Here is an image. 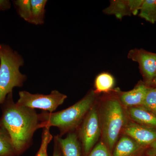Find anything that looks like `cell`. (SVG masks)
Returning a JSON list of instances; mask_svg holds the SVG:
<instances>
[{
	"label": "cell",
	"mask_w": 156,
	"mask_h": 156,
	"mask_svg": "<svg viewBox=\"0 0 156 156\" xmlns=\"http://www.w3.org/2000/svg\"><path fill=\"white\" fill-rule=\"evenodd\" d=\"M144 1V0H128L132 15L136 16L138 14Z\"/></svg>",
	"instance_id": "obj_22"
},
{
	"label": "cell",
	"mask_w": 156,
	"mask_h": 156,
	"mask_svg": "<svg viewBox=\"0 0 156 156\" xmlns=\"http://www.w3.org/2000/svg\"><path fill=\"white\" fill-rule=\"evenodd\" d=\"M2 105L0 127L9 134L14 150L19 154L31 145L35 132L42 128L40 114L14 102L12 92L7 95Z\"/></svg>",
	"instance_id": "obj_1"
},
{
	"label": "cell",
	"mask_w": 156,
	"mask_h": 156,
	"mask_svg": "<svg viewBox=\"0 0 156 156\" xmlns=\"http://www.w3.org/2000/svg\"><path fill=\"white\" fill-rule=\"evenodd\" d=\"M151 85H154V86L156 87V73L155 76L154 78L153 81Z\"/></svg>",
	"instance_id": "obj_26"
},
{
	"label": "cell",
	"mask_w": 156,
	"mask_h": 156,
	"mask_svg": "<svg viewBox=\"0 0 156 156\" xmlns=\"http://www.w3.org/2000/svg\"><path fill=\"white\" fill-rule=\"evenodd\" d=\"M19 98L16 103L20 106L52 113L63 104L67 95L57 91L53 90L49 95L32 94L27 91L19 92Z\"/></svg>",
	"instance_id": "obj_5"
},
{
	"label": "cell",
	"mask_w": 156,
	"mask_h": 156,
	"mask_svg": "<svg viewBox=\"0 0 156 156\" xmlns=\"http://www.w3.org/2000/svg\"><path fill=\"white\" fill-rule=\"evenodd\" d=\"M89 156H111L105 143L99 142L92 150Z\"/></svg>",
	"instance_id": "obj_21"
},
{
	"label": "cell",
	"mask_w": 156,
	"mask_h": 156,
	"mask_svg": "<svg viewBox=\"0 0 156 156\" xmlns=\"http://www.w3.org/2000/svg\"><path fill=\"white\" fill-rule=\"evenodd\" d=\"M128 58L138 63L147 85H151L156 73V53L135 48L128 52Z\"/></svg>",
	"instance_id": "obj_7"
},
{
	"label": "cell",
	"mask_w": 156,
	"mask_h": 156,
	"mask_svg": "<svg viewBox=\"0 0 156 156\" xmlns=\"http://www.w3.org/2000/svg\"><path fill=\"white\" fill-rule=\"evenodd\" d=\"M11 7V2L9 0H0V11L8 10Z\"/></svg>",
	"instance_id": "obj_24"
},
{
	"label": "cell",
	"mask_w": 156,
	"mask_h": 156,
	"mask_svg": "<svg viewBox=\"0 0 156 156\" xmlns=\"http://www.w3.org/2000/svg\"><path fill=\"white\" fill-rule=\"evenodd\" d=\"M50 129L49 127H45L43 128L41 144L36 156H48L47 153L48 145L53 138V136L50 133Z\"/></svg>",
	"instance_id": "obj_19"
},
{
	"label": "cell",
	"mask_w": 156,
	"mask_h": 156,
	"mask_svg": "<svg viewBox=\"0 0 156 156\" xmlns=\"http://www.w3.org/2000/svg\"><path fill=\"white\" fill-rule=\"evenodd\" d=\"M142 106L156 114V87L148 90Z\"/></svg>",
	"instance_id": "obj_20"
},
{
	"label": "cell",
	"mask_w": 156,
	"mask_h": 156,
	"mask_svg": "<svg viewBox=\"0 0 156 156\" xmlns=\"http://www.w3.org/2000/svg\"><path fill=\"white\" fill-rule=\"evenodd\" d=\"M150 88L147 85L140 83L130 91L119 92L120 102L125 106H142L147 93Z\"/></svg>",
	"instance_id": "obj_9"
},
{
	"label": "cell",
	"mask_w": 156,
	"mask_h": 156,
	"mask_svg": "<svg viewBox=\"0 0 156 156\" xmlns=\"http://www.w3.org/2000/svg\"><path fill=\"white\" fill-rule=\"evenodd\" d=\"M105 14L114 15L117 19L122 20L126 16H132L128 0H112L109 5L103 10Z\"/></svg>",
	"instance_id": "obj_13"
},
{
	"label": "cell",
	"mask_w": 156,
	"mask_h": 156,
	"mask_svg": "<svg viewBox=\"0 0 156 156\" xmlns=\"http://www.w3.org/2000/svg\"><path fill=\"white\" fill-rule=\"evenodd\" d=\"M147 154L148 156H156V140L150 145Z\"/></svg>",
	"instance_id": "obj_25"
},
{
	"label": "cell",
	"mask_w": 156,
	"mask_h": 156,
	"mask_svg": "<svg viewBox=\"0 0 156 156\" xmlns=\"http://www.w3.org/2000/svg\"><path fill=\"white\" fill-rule=\"evenodd\" d=\"M125 132L126 135L143 147L150 145L156 140V128L136 123H130L126 127Z\"/></svg>",
	"instance_id": "obj_8"
},
{
	"label": "cell",
	"mask_w": 156,
	"mask_h": 156,
	"mask_svg": "<svg viewBox=\"0 0 156 156\" xmlns=\"http://www.w3.org/2000/svg\"><path fill=\"white\" fill-rule=\"evenodd\" d=\"M47 2V0H30L32 15L30 23L36 25L44 23Z\"/></svg>",
	"instance_id": "obj_14"
},
{
	"label": "cell",
	"mask_w": 156,
	"mask_h": 156,
	"mask_svg": "<svg viewBox=\"0 0 156 156\" xmlns=\"http://www.w3.org/2000/svg\"><path fill=\"white\" fill-rule=\"evenodd\" d=\"M24 59L8 45L0 44V106L15 87H22L27 77L20 73V67Z\"/></svg>",
	"instance_id": "obj_3"
},
{
	"label": "cell",
	"mask_w": 156,
	"mask_h": 156,
	"mask_svg": "<svg viewBox=\"0 0 156 156\" xmlns=\"http://www.w3.org/2000/svg\"><path fill=\"white\" fill-rule=\"evenodd\" d=\"M115 79L112 76L108 73H103L98 75L95 82V93H108L114 86Z\"/></svg>",
	"instance_id": "obj_15"
},
{
	"label": "cell",
	"mask_w": 156,
	"mask_h": 156,
	"mask_svg": "<svg viewBox=\"0 0 156 156\" xmlns=\"http://www.w3.org/2000/svg\"><path fill=\"white\" fill-rule=\"evenodd\" d=\"M104 106L102 113V136L105 144L112 150L125 124L126 118L119 98H108Z\"/></svg>",
	"instance_id": "obj_4"
},
{
	"label": "cell",
	"mask_w": 156,
	"mask_h": 156,
	"mask_svg": "<svg viewBox=\"0 0 156 156\" xmlns=\"http://www.w3.org/2000/svg\"><path fill=\"white\" fill-rule=\"evenodd\" d=\"M93 106L78 128V137L86 154L90 152L100 135L98 114L96 108Z\"/></svg>",
	"instance_id": "obj_6"
},
{
	"label": "cell",
	"mask_w": 156,
	"mask_h": 156,
	"mask_svg": "<svg viewBox=\"0 0 156 156\" xmlns=\"http://www.w3.org/2000/svg\"><path fill=\"white\" fill-rule=\"evenodd\" d=\"M17 155L10 136L0 127V156H14Z\"/></svg>",
	"instance_id": "obj_17"
},
{
	"label": "cell",
	"mask_w": 156,
	"mask_h": 156,
	"mask_svg": "<svg viewBox=\"0 0 156 156\" xmlns=\"http://www.w3.org/2000/svg\"><path fill=\"white\" fill-rule=\"evenodd\" d=\"M129 114L137 124L156 128V115L153 112L141 107H131Z\"/></svg>",
	"instance_id": "obj_11"
},
{
	"label": "cell",
	"mask_w": 156,
	"mask_h": 156,
	"mask_svg": "<svg viewBox=\"0 0 156 156\" xmlns=\"http://www.w3.org/2000/svg\"><path fill=\"white\" fill-rule=\"evenodd\" d=\"M143 148L131 137L123 136L116 146L113 156H135Z\"/></svg>",
	"instance_id": "obj_12"
},
{
	"label": "cell",
	"mask_w": 156,
	"mask_h": 156,
	"mask_svg": "<svg viewBox=\"0 0 156 156\" xmlns=\"http://www.w3.org/2000/svg\"><path fill=\"white\" fill-rule=\"evenodd\" d=\"M138 16L154 24L156 22V0H144Z\"/></svg>",
	"instance_id": "obj_16"
},
{
	"label": "cell",
	"mask_w": 156,
	"mask_h": 156,
	"mask_svg": "<svg viewBox=\"0 0 156 156\" xmlns=\"http://www.w3.org/2000/svg\"><path fill=\"white\" fill-rule=\"evenodd\" d=\"M96 94L94 90H91L72 106L60 111L50 113L43 111L40 114L42 128L56 127L59 131L58 135L61 137L66 133L73 132L93 106Z\"/></svg>",
	"instance_id": "obj_2"
},
{
	"label": "cell",
	"mask_w": 156,
	"mask_h": 156,
	"mask_svg": "<svg viewBox=\"0 0 156 156\" xmlns=\"http://www.w3.org/2000/svg\"><path fill=\"white\" fill-rule=\"evenodd\" d=\"M53 156H62L56 137H54V151Z\"/></svg>",
	"instance_id": "obj_23"
},
{
	"label": "cell",
	"mask_w": 156,
	"mask_h": 156,
	"mask_svg": "<svg viewBox=\"0 0 156 156\" xmlns=\"http://www.w3.org/2000/svg\"><path fill=\"white\" fill-rule=\"evenodd\" d=\"M55 136L62 156H81L80 143L76 132H70L64 138L58 134Z\"/></svg>",
	"instance_id": "obj_10"
},
{
	"label": "cell",
	"mask_w": 156,
	"mask_h": 156,
	"mask_svg": "<svg viewBox=\"0 0 156 156\" xmlns=\"http://www.w3.org/2000/svg\"><path fill=\"white\" fill-rule=\"evenodd\" d=\"M14 3L20 16L30 23L32 15L30 0H17Z\"/></svg>",
	"instance_id": "obj_18"
}]
</instances>
